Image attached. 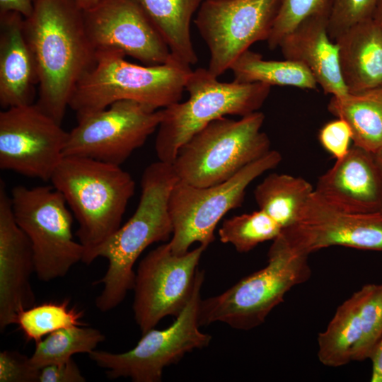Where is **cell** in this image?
<instances>
[{
  "mask_svg": "<svg viewBox=\"0 0 382 382\" xmlns=\"http://www.w3.org/2000/svg\"><path fill=\"white\" fill-rule=\"evenodd\" d=\"M314 190L348 212H382V171L374 153L354 144L318 178Z\"/></svg>",
  "mask_w": 382,
  "mask_h": 382,
  "instance_id": "19",
  "label": "cell"
},
{
  "mask_svg": "<svg viewBox=\"0 0 382 382\" xmlns=\"http://www.w3.org/2000/svg\"><path fill=\"white\" fill-rule=\"evenodd\" d=\"M83 311L76 307H69V301L47 302L21 310L17 315L16 323L28 341L35 343L43 337L57 330L83 325L81 318Z\"/></svg>",
  "mask_w": 382,
  "mask_h": 382,
  "instance_id": "28",
  "label": "cell"
},
{
  "mask_svg": "<svg viewBox=\"0 0 382 382\" xmlns=\"http://www.w3.org/2000/svg\"><path fill=\"white\" fill-rule=\"evenodd\" d=\"M50 182L79 223L76 236L85 253L120 227L135 192L134 180L120 166L76 156L63 157Z\"/></svg>",
  "mask_w": 382,
  "mask_h": 382,
  "instance_id": "4",
  "label": "cell"
},
{
  "mask_svg": "<svg viewBox=\"0 0 382 382\" xmlns=\"http://www.w3.org/2000/svg\"><path fill=\"white\" fill-rule=\"evenodd\" d=\"M335 42L349 93L382 86V29L373 18L350 26Z\"/></svg>",
  "mask_w": 382,
  "mask_h": 382,
  "instance_id": "22",
  "label": "cell"
},
{
  "mask_svg": "<svg viewBox=\"0 0 382 382\" xmlns=\"http://www.w3.org/2000/svg\"><path fill=\"white\" fill-rule=\"evenodd\" d=\"M77 364L71 358L65 362L46 366L40 371L39 382H84Z\"/></svg>",
  "mask_w": 382,
  "mask_h": 382,
  "instance_id": "34",
  "label": "cell"
},
{
  "mask_svg": "<svg viewBox=\"0 0 382 382\" xmlns=\"http://www.w3.org/2000/svg\"><path fill=\"white\" fill-rule=\"evenodd\" d=\"M117 50L96 51V62L76 85L69 107L79 118L120 100H134L155 110L180 101L190 66L173 55L166 63L141 66Z\"/></svg>",
  "mask_w": 382,
  "mask_h": 382,
  "instance_id": "3",
  "label": "cell"
},
{
  "mask_svg": "<svg viewBox=\"0 0 382 382\" xmlns=\"http://www.w3.org/2000/svg\"><path fill=\"white\" fill-rule=\"evenodd\" d=\"M35 0H0V13L16 12L28 18L34 10Z\"/></svg>",
  "mask_w": 382,
  "mask_h": 382,
  "instance_id": "35",
  "label": "cell"
},
{
  "mask_svg": "<svg viewBox=\"0 0 382 382\" xmlns=\"http://www.w3.org/2000/svg\"><path fill=\"white\" fill-rule=\"evenodd\" d=\"M23 28L38 73L35 104L62 124L76 85L96 62L83 11L73 0H35Z\"/></svg>",
  "mask_w": 382,
  "mask_h": 382,
  "instance_id": "1",
  "label": "cell"
},
{
  "mask_svg": "<svg viewBox=\"0 0 382 382\" xmlns=\"http://www.w3.org/2000/svg\"><path fill=\"white\" fill-rule=\"evenodd\" d=\"M382 339V283L366 284L340 304L318 336V357L338 367L370 359Z\"/></svg>",
  "mask_w": 382,
  "mask_h": 382,
  "instance_id": "16",
  "label": "cell"
},
{
  "mask_svg": "<svg viewBox=\"0 0 382 382\" xmlns=\"http://www.w3.org/2000/svg\"><path fill=\"white\" fill-rule=\"evenodd\" d=\"M105 339V335L93 328L75 325L62 328L35 343V349L30 357V362L38 369L65 362L75 354H89Z\"/></svg>",
  "mask_w": 382,
  "mask_h": 382,
  "instance_id": "27",
  "label": "cell"
},
{
  "mask_svg": "<svg viewBox=\"0 0 382 382\" xmlns=\"http://www.w3.org/2000/svg\"><path fill=\"white\" fill-rule=\"evenodd\" d=\"M207 247L200 245L183 255L169 243L150 251L139 262L134 283V320L142 334L167 316L176 318L188 302L198 264Z\"/></svg>",
  "mask_w": 382,
  "mask_h": 382,
  "instance_id": "12",
  "label": "cell"
},
{
  "mask_svg": "<svg viewBox=\"0 0 382 382\" xmlns=\"http://www.w3.org/2000/svg\"><path fill=\"white\" fill-rule=\"evenodd\" d=\"M374 155L377 164L382 171V145L375 153H374Z\"/></svg>",
  "mask_w": 382,
  "mask_h": 382,
  "instance_id": "39",
  "label": "cell"
},
{
  "mask_svg": "<svg viewBox=\"0 0 382 382\" xmlns=\"http://www.w3.org/2000/svg\"><path fill=\"white\" fill-rule=\"evenodd\" d=\"M379 0H331L328 35L335 39L350 26L372 18Z\"/></svg>",
  "mask_w": 382,
  "mask_h": 382,
  "instance_id": "31",
  "label": "cell"
},
{
  "mask_svg": "<svg viewBox=\"0 0 382 382\" xmlns=\"http://www.w3.org/2000/svg\"><path fill=\"white\" fill-rule=\"evenodd\" d=\"M272 241L265 267L222 294L201 299L200 326L221 322L237 330L255 328L265 322L291 288L310 279L308 256L291 253L276 238Z\"/></svg>",
  "mask_w": 382,
  "mask_h": 382,
  "instance_id": "7",
  "label": "cell"
},
{
  "mask_svg": "<svg viewBox=\"0 0 382 382\" xmlns=\"http://www.w3.org/2000/svg\"><path fill=\"white\" fill-rule=\"evenodd\" d=\"M282 159L271 150L248 165L228 180L217 185L196 187L178 180L169 199L173 234L168 242L173 252L186 253L194 243L206 247L214 240L219 221L230 210L241 207L249 185Z\"/></svg>",
  "mask_w": 382,
  "mask_h": 382,
  "instance_id": "9",
  "label": "cell"
},
{
  "mask_svg": "<svg viewBox=\"0 0 382 382\" xmlns=\"http://www.w3.org/2000/svg\"><path fill=\"white\" fill-rule=\"evenodd\" d=\"M75 4L83 11H87L98 2L99 0H73Z\"/></svg>",
  "mask_w": 382,
  "mask_h": 382,
  "instance_id": "37",
  "label": "cell"
},
{
  "mask_svg": "<svg viewBox=\"0 0 382 382\" xmlns=\"http://www.w3.org/2000/svg\"><path fill=\"white\" fill-rule=\"evenodd\" d=\"M281 0H204L195 23L207 44L209 71L219 77L250 45L267 40Z\"/></svg>",
  "mask_w": 382,
  "mask_h": 382,
  "instance_id": "13",
  "label": "cell"
},
{
  "mask_svg": "<svg viewBox=\"0 0 382 382\" xmlns=\"http://www.w3.org/2000/svg\"><path fill=\"white\" fill-rule=\"evenodd\" d=\"M331 0H281L279 9L267 40L270 50L306 18L330 11Z\"/></svg>",
  "mask_w": 382,
  "mask_h": 382,
  "instance_id": "30",
  "label": "cell"
},
{
  "mask_svg": "<svg viewBox=\"0 0 382 382\" xmlns=\"http://www.w3.org/2000/svg\"><path fill=\"white\" fill-rule=\"evenodd\" d=\"M23 24L24 18L18 13H0V105L4 109L34 103L39 84Z\"/></svg>",
  "mask_w": 382,
  "mask_h": 382,
  "instance_id": "21",
  "label": "cell"
},
{
  "mask_svg": "<svg viewBox=\"0 0 382 382\" xmlns=\"http://www.w3.org/2000/svg\"><path fill=\"white\" fill-rule=\"evenodd\" d=\"M161 110L134 100L117 101L77 118L69 132L64 156H76L121 166L160 125Z\"/></svg>",
  "mask_w": 382,
  "mask_h": 382,
  "instance_id": "11",
  "label": "cell"
},
{
  "mask_svg": "<svg viewBox=\"0 0 382 382\" xmlns=\"http://www.w3.org/2000/svg\"><path fill=\"white\" fill-rule=\"evenodd\" d=\"M270 89L262 83L219 81L207 69L192 71L185 86L188 99L162 109L155 141L158 161L172 163L180 148L214 120L258 111Z\"/></svg>",
  "mask_w": 382,
  "mask_h": 382,
  "instance_id": "5",
  "label": "cell"
},
{
  "mask_svg": "<svg viewBox=\"0 0 382 382\" xmlns=\"http://www.w3.org/2000/svg\"><path fill=\"white\" fill-rule=\"evenodd\" d=\"M83 15L96 51L120 50L145 65L164 64L172 57L159 32L132 0H99Z\"/></svg>",
  "mask_w": 382,
  "mask_h": 382,
  "instance_id": "17",
  "label": "cell"
},
{
  "mask_svg": "<svg viewBox=\"0 0 382 382\" xmlns=\"http://www.w3.org/2000/svg\"><path fill=\"white\" fill-rule=\"evenodd\" d=\"M35 272L30 241L17 224L4 181H0V330L34 305L30 277Z\"/></svg>",
  "mask_w": 382,
  "mask_h": 382,
  "instance_id": "18",
  "label": "cell"
},
{
  "mask_svg": "<svg viewBox=\"0 0 382 382\" xmlns=\"http://www.w3.org/2000/svg\"><path fill=\"white\" fill-rule=\"evenodd\" d=\"M328 111L345 120L352 144L375 153L382 145V86L357 93L332 96Z\"/></svg>",
  "mask_w": 382,
  "mask_h": 382,
  "instance_id": "24",
  "label": "cell"
},
{
  "mask_svg": "<svg viewBox=\"0 0 382 382\" xmlns=\"http://www.w3.org/2000/svg\"><path fill=\"white\" fill-rule=\"evenodd\" d=\"M372 18L378 23L382 29V0L378 1Z\"/></svg>",
  "mask_w": 382,
  "mask_h": 382,
  "instance_id": "38",
  "label": "cell"
},
{
  "mask_svg": "<svg viewBox=\"0 0 382 382\" xmlns=\"http://www.w3.org/2000/svg\"><path fill=\"white\" fill-rule=\"evenodd\" d=\"M265 115L257 111L235 120H214L178 150L171 163L180 181L196 187L223 183L270 149L261 131Z\"/></svg>",
  "mask_w": 382,
  "mask_h": 382,
  "instance_id": "6",
  "label": "cell"
},
{
  "mask_svg": "<svg viewBox=\"0 0 382 382\" xmlns=\"http://www.w3.org/2000/svg\"><path fill=\"white\" fill-rule=\"evenodd\" d=\"M68 132L35 103L0 112V168L47 182L64 157Z\"/></svg>",
  "mask_w": 382,
  "mask_h": 382,
  "instance_id": "14",
  "label": "cell"
},
{
  "mask_svg": "<svg viewBox=\"0 0 382 382\" xmlns=\"http://www.w3.org/2000/svg\"><path fill=\"white\" fill-rule=\"evenodd\" d=\"M204 279V272L198 269L191 296L169 327L150 329L130 350L113 353L95 349L88 354L90 359L106 369L110 378L129 377L134 382L161 381L165 367L179 361L186 353L208 346L211 342L212 337L199 328Z\"/></svg>",
  "mask_w": 382,
  "mask_h": 382,
  "instance_id": "10",
  "label": "cell"
},
{
  "mask_svg": "<svg viewBox=\"0 0 382 382\" xmlns=\"http://www.w3.org/2000/svg\"><path fill=\"white\" fill-rule=\"evenodd\" d=\"M313 192V187L303 178L273 173L257 185L254 197L259 209L284 229L297 221Z\"/></svg>",
  "mask_w": 382,
  "mask_h": 382,
  "instance_id": "25",
  "label": "cell"
},
{
  "mask_svg": "<svg viewBox=\"0 0 382 382\" xmlns=\"http://www.w3.org/2000/svg\"><path fill=\"white\" fill-rule=\"evenodd\" d=\"M282 227L261 209L226 219L219 230L223 243L231 244L239 253H247L258 244L274 240Z\"/></svg>",
  "mask_w": 382,
  "mask_h": 382,
  "instance_id": "29",
  "label": "cell"
},
{
  "mask_svg": "<svg viewBox=\"0 0 382 382\" xmlns=\"http://www.w3.org/2000/svg\"><path fill=\"white\" fill-rule=\"evenodd\" d=\"M370 359L372 364L371 382H382V339L376 346Z\"/></svg>",
  "mask_w": 382,
  "mask_h": 382,
  "instance_id": "36",
  "label": "cell"
},
{
  "mask_svg": "<svg viewBox=\"0 0 382 382\" xmlns=\"http://www.w3.org/2000/svg\"><path fill=\"white\" fill-rule=\"evenodd\" d=\"M230 69L233 80L241 83H262L269 86H287L316 89L318 83L303 64L289 59L266 60L250 50L241 54Z\"/></svg>",
  "mask_w": 382,
  "mask_h": 382,
  "instance_id": "26",
  "label": "cell"
},
{
  "mask_svg": "<svg viewBox=\"0 0 382 382\" xmlns=\"http://www.w3.org/2000/svg\"><path fill=\"white\" fill-rule=\"evenodd\" d=\"M11 199L14 218L30 241L35 273L40 281L64 277L82 262L85 248L74 240L73 215L57 189L18 185Z\"/></svg>",
  "mask_w": 382,
  "mask_h": 382,
  "instance_id": "8",
  "label": "cell"
},
{
  "mask_svg": "<svg viewBox=\"0 0 382 382\" xmlns=\"http://www.w3.org/2000/svg\"><path fill=\"white\" fill-rule=\"evenodd\" d=\"M40 371L16 351L0 352V382H39Z\"/></svg>",
  "mask_w": 382,
  "mask_h": 382,
  "instance_id": "32",
  "label": "cell"
},
{
  "mask_svg": "<svg viewBox=\"0 0 382 382\" xmlns=\"http://www.w3.org/2000/svg\"><path fill=\"white\" fill-rule=\"evenodd\" d=\"M330 12L301 21L283 37L278 47L284 59L306 66L325 94L340 97L349 93L341 74L338 47L328 35Z\"/></svg>",
  "mask_w": 382,
  "mask_h": 382,
  "instance_id": "20",
  "label": "cell"
},
{
  "mask_svg": "<svg viewBox=\"0 0 382 382\" xmlns=\"http://www.w3.org/2000/svg\"><path fill=\"white\" fill-rule=\"evenodd\" d=\"M132 1L159 32L174 57L190 66L197 62L191 39L190 22L204 0Z\"/></svg>",
  "mask_w": 382,
  "mask_h": 382,
  "instance_id": "23",
  "label": "cell"
},
{
  "mask_svg": "<svg viewBox=\"0 0 382 382\" xmlns=\"http://www.w3.org/2000/svg\"><path fill=\"white\" fill-rule=\"evenodd\" d=\"M179 180L171 163L158 161L148 166L141 177V195L132 217L98 247L84 253L82 262L89 265L98 257L106 258L105 275L93 284H102L96 299L101 312L119 306L133 289V267L150 245L167 241L173 234L169 212L170 192Z\"/></svg>",
  "mask_w": 382,
  "mask_h": 382,
  "instance_id": "2",
  "label": "cell"
},
{
  "mask_svg": "<svg viewBox=\"0 0 382 382\" xmlns=\"http://www.w3.org/2000/svg\"><path fill=\"white\" fill-rule=\"evenodd\" d=\"M276 238L291 253L307 256L331 246L382 251V212H348L314 190L297 221Z\"/></svg>",
  "mask_w": 382,
  "mask_h": 382,
  "instance_id": "15",
  "label": "cell"
},
{
  "mask_svg": "<svg viewBox=\"0 0 382 382\" xmlns=\"http://www.w3.org/2000/svg\"><path fill=\"white\" fill-rule=\"evenodd\" d=\"M318 140L323 149L337 160L344 156L352 145V130L345 120L337 118L322 127Z\"/></svg>",
  "mask_w": 382,
  "mask_h": 382,
  "instance_id": "33",
  "label": "cell"
}]
</instances>
